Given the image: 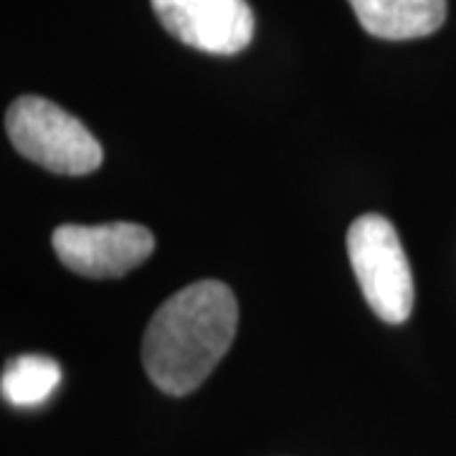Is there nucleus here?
Returning a JSON list of instances; mask_svg holds the SVG:
<instances>
[{
    "instance_id": "nucleus-1",
    "label": "nucleus",
    "mask_w": 456,
    "mask_h": 456,
    "mask_svg": "<svg viewBox=\"0 0 456 456\" xmlns=\"http://www.w3.org/2000/svg\"><path fill=\"white\" fill-rule=\"evenodd\" d=\"M239 305L218 279H200L152 314L142 340L147 378L167 395H185L216 370L236 338Z\"/></svg>"
},
{
    "instance_id": "nucleus-2",
    "label": "nucleus",
    "mask_w": 456,
    "mask_h": 456,
    "mask_svg": "<svg viewBox=\"0 0 456 456\" xmlns=\"http://www.w3.org/2000/svg\"><path fill=\"white\" fill-rule=\"evenodd\" d=\"M5 132L23 158L56 175H89L102 165L97 137L49 99L18 97L5 112Z\"/></svg>"
},
{
    "instance_id": "nucleus-3",
    "label": "nucleus",
    "mask_w": 456,
    "mask_h": 456,
    "mask_svg": "<svg viewBox=\"0 0 456 456\" xmlns=\"http://www.w3.org/2000/svg\"><path fill=\"white\" fill-rule=\"evenodd\" d=\"M347 254L368 307L388 325L406 322L413 312V272L398 231L386 216L365 213L350 224Z\"/></svg>"
},
{
    "instance_id": "nucleus-4",
    "label": "nucleus",
    "mask_w": 456,
    "mask_h": 456,
    "mask_svg": "<svg viewBox=\"0 0 456 456\" xmlns=\"http://www.w3.org/2000/svg\"><path fill=\"white\" fill-rule=\"evenodd\" d=\"M51 244L66 269L89 279H117L130 274L155 251L152 231L140 224L114 221L99 226H59Z\"/></svg>"
},
{
    "instance_id": "nucleus-5",
    "label": "nucleus",
    "mask_w": 456,
    "mask_h": 456,
    "mask_svg": "<svg viewBox=\"0 0 456 456\" xmlns=\"http://www.w3.org/2000/svg\"><path fill=\"white\" fill-rule=\"evenodd\" d=\"M163 28L203 53L233 56L254 38V11L246 0H150Z\"/></svg>"
},
{
    "instance_id": "nucleus-6",
    "label": "nucleus",
    "mask_w": 456,
    "mask_h": 456,
    "mask_svg": "<svg viewBox=\"0 0 456 456\" xmlns=\"http://www.w3.org/2000/svg\"><path fill=\"white\" fill-rule=\"evenodd\" d=\"M365 31L383 41H411L439 31L446 0H347Z\"/></svg>"
},
{
    "instance_id": "nucleus-7",
    "label": "nucleus",
    "mask_w": 456,
    "mask_h": 456,
    "mask_svg": "<svg viewBox=\"0 0 456 456\" xmlns=\"http://www.w3.org/2000/svg\"><path fill=\"white\" fill-rule=\"evenodd\" d=\"M61 383V368L49 355H18L13 358L0 378L3 398L18 408L41 406L49 401Z\"/></svg>"
}]
</instances>
